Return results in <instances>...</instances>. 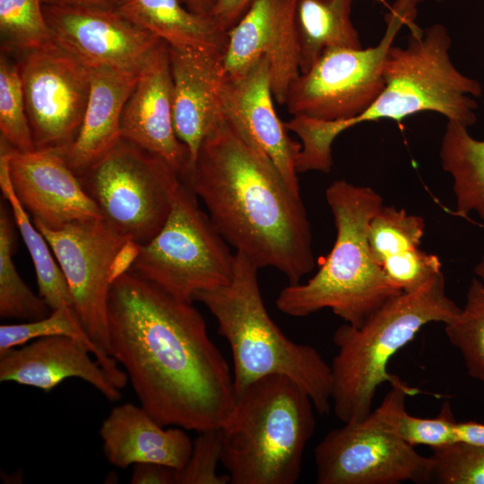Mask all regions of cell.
I'll use <instances>...</instances> for the list:
<instances>
[{"label": "cell", "instance_id": "obj_42", "mask_svg": "<svg viewBox=\"0 0 484 484\" xmlns=\"http://www.w3.org/2000/svg\"><path fill=\"white\" fill-rule=\"evenodd\" d=\"M473 272L476 278H478L484 284V255L480 257V261L476 264Z\"/></svg>", "mask_w": 484, "mask_h": 484}, {"label": "cell", "instance_id": "obj_43", "mask_svg": "<svg viewBox=\"0 0 484 484\" xmlns=\"http://www.w3.org/2000/svg\"><path fill=\"white\" fill-rule=\"evenodd\" d=\"M409 1H411V2L418 4L421 3V2H423L424 0H409Z\"/></svg>", "mask_w": 484, "mask_h": 484}, {"label": "cell", "instance_id": "obj_26", "mask_svg": "<svg viewBox=\"0 0 484 484\" xmlns=\"http://www.w3.org/2000/svg\"><path fill=\"white\" fill-rule=\"evenodd\" d=\"M12 146L0 138V187L7 201L16 227L31 257L36 272L39 295L51 310L71 307L73 298L65 275L51 254L43 234L30 219V214L16 196L9 174Z\"/></svg>", "mask_w": 484, "mask_h": 484}, {"label": "cell", "instance_id": "obj_41", "mask_svg": "<svg viewBox=\"0 0 484 484\" xmlns=\"http://www.w3.org/2000/svg\"><path fill=\"white\" fill-rule=\"evenodd\" d=\"M181 3L191 12L211 16L218 0H180Z\"/></svg>", "mask_w": 484, "mask_h": 484}, {"label": "cell", "instance_id": "obj_17", "mask_svg": "<svg viewBox=\"0 0 484 484\" xmlns=\"http://www.w3.org/2000/svg\"><path fill=\"white\" fill-rule=\"evenodd\" d=\"M9 174L16 196L34 222L59 229L75 220L102 218L61 151L21 152L12 148Z\"/></svg>", "mask_w": 484, "mask_h": 484}, {"label": "cell", "instance_id": "obj_24", "mask_svg": "<svg viewBox=\"0 0 484 484\" xmlns=\"http://www.w3.org/2000/svg\"><path fill=\"white\" fill-rule=\"evenodd\" d=\"M116 10L170 47L225 53L228 32L212 16L189 11L180 0H118Z\"/></svg>", "mask_w": 484, "mask_h": 484}, {"label": "cell", "instance_id": "obj_4", "mask_svg": "<svg viewBox=\"0 0 484 484\" xmlns=\"http://www.w3.org/2000/svg\"><path fill=\"white\" fill-rule=\"evenodd\" d=\"M336 229L333 246L316 273L305 283L289 284L276 298L282 313L303 317L329 308L345 324L363 325L402 293L387 281L372 255L368 228L384 205L372 187L341 179L325 191Z\"/></svg>", "mask_w": 484, "mask_h": 484}, {"label": "cell", "instance_id": "obj_39", "mask_svg": "<svg viewBox=\"0 0 484 484\" xmlns=\"http://www.w3.org/2000/svg\"><path fill=\"white\" fill-rule=\"evenodd\" d=\"M454 434L456 442L484 448V423L456 421Z\"/></svg>", "mask_w": 484, "mask_h": 484}, {"label": "cell", "instance_id": "obj_32", "mask_svg": "<svg viewBox=\"0 0 484 484\" xmlns=\"http://www.w3.org/2000/svg\"><path fill=\"white\" fill-rule=\"evenodd\" d=\"M0 131L1 137L18 151L36 150L19 65L4 52L0 56Z\"/></svg>", "mask_w": 484, "mask_h": 484}, {"label": "cell", "instance_id": "obj_21", "mask_svg": "<svg viewBox=\"0 0 484 484\" xmlns=\"http://www.w3.org/2000/svg\"><path fill=\"white\" fill-rule=\"evenodd\" d=\"M99 436L107 460L121 469L153 462L179 471L193 448L181 428L165 429L142 406L130 402L111 410L101 424Z\"/></svg>", "mask_w": 484, "mask_h": 484}, {"label": "cell", "instance_id": "obj_36", "mask_svg": "<svg viewBox=\"0 0 484 484\" xmlns=\"http://www.w3.org/2000/svg\"><path fill=\"white\" fill-rule=\"evenodd\" d=\"M178 470L160 463L141 462L134 464L133 484H177Z\"/></svg>", "mask_w": 484, "mask_h": 484}, {"label": "cell", "instance_id": "obj_35", "mask_svg": "<svg viewBox=\"0 0 484 484\" xmlns=\"http://www.w3.org/2000/svg\"><path fill=\"white\" fill-rule=\"evenodd\" d=\"M222 434L220 428L199 432L193 443L186 465L178 471L177 484H227L229 474L218 475L217 466L221 462Z\"/></svg>", "mask_w": 484, "mask_h": 484}, {"label": "cell", "instance_id": "obj_6", "mask_svg": "<svg viewBox=\"0 0 484 484\" xmlns=\"http://www.w3.org/2000/svg\"><path fill=\"white\" fill-rule=\"evenodd\" d=\"M460 308L446 294L441 272L417 290L392 298L360 327H338L333 336L337 353L330 365L335 416L343 423L366 418L381 385L402 382L388 371L391 359L423 326L445 324Z\"/></svg>", "mask_w": 484, "mask_h": 484}, {"label": "cell", "instance_id": "obj_28", "mask_svg": "<svg viewBox=\"0 0 484 484\" xmlns=\"http://www.w3.org/2000/svg\"><path fill=\"white\" fill-rule=\"evenodd\" d=\"M15 221L6 204L0 205V316L25 322L41 319L52 311L45 300L31 291L13 261L16 249Z\"/></svg>", "mask_w": 484, "mask_h": 484}, {"label": "cell", "instance_id": "obj_38", "mask_svg": "<svg viewBox=\"0 0 484 484\" xmlns=\"http://www.w3.org/2000/svg\"><path fill=\"white\" fill-rule=\"evenodd\" d=\"M141 246L133 239H127L119 248L110 266L111 283L129 272L137 259Z\"/></svg>", "mask_w": 484, "mask_h": 484}, {"label": "cell", "instance_id": "obj_33", "mask_svg": "<svg viewBox=\"0 0 484 484\" xmlns=\"http://www.w3.org/2000/svg\"><path fill=\"white\" fill-rule=\"evenodd\" d=\"M432 482L484 484V448L455 442L433 449Z\"/></svg>", "mask_w": 484, "mask_h": 484}, {"label": "cell", "instance_id": "obj_20", "mask_svg": "<svg viewBox=\"0 0 484 484\" xmlns=\"http://www.w3.org/2000/svg\"><path fill=\"white\" fill-rule=\"evenodd\" d=\"M90 353L82 343L65 336L36 339L0 353V381L48 393L63 381L77 377L109 402L120 400V389Z\"/></svg>", "mask_w": 484, "mask_h": 484}, {"label": "cell", "instance_id": "obj_15", "mask_svg": "<svg viewBox=\"0 0 484 484\" xmlns=\"http://www.w3.org/2000/svg\"><path fill=\"white\" fill-rule=\"evenodd\" d=\"M298 0H253L228 31L223 65L233 77L265 58L273 99L286 102L289 88L300 74L296 25Z\"/></svg>", "mask_w": 484, "mask_h": 484}, {"label": "cell", "instance_id": "obj_10", "mask_svg": "<svg viewBox=\"0 0 484 484\" xmlns=\"http://www.w3.org/2000/svg\"><path fill=\"white\" fill-rule=\"evenodd\" d=\"M77 177L102 218L140 245L163 227L182 180L164 160L123 138Z\"/></svg>", "mask_w": 484, "mask_h": 484}, {"label": "cell", "instance_id": "obj_29", "mask_svg": "<svg viewBox=\"0 0 484 484\" xmlns=\"http://www.w3.org/2000/svg\"><path fill=\"white\" fill-rule=\"evenodd\" d=\"M2 52H25L57 46L46 21L42 0H0Z\"/></svg>", "mask_w": 484, "mask_h": 484}, {"label": "cell", "instance_id": "obj_16", "mask_svg": "<svg viewBox=\"0 0 484 484\" xmlns=\"http://www.w3.org/2000/svg\"><path fill=\"white\" fill-rule=\"evenodd\" d=\"M122 138L155 154L182 178L189 167L187 147L173 123V80L169 45L162 39L142 67L121 117Z\"/></svg>", "mask_w": 484, "mask_h": 484}, {"label": "cell", "instance_id": "obj_3", "mask_svg": "<svg viewBox=\"0 0 484 484\" xmlns=\"http://www.w3.org/2000/svg\"><path fill=\"white\" fill-rule=\"evenodd\" d=\"M409 29L406 45L389 48L383 67L385 87L363 113L339 121L294 116L285 123L301 141L296 162L299 173L329 172L334 139L360 123L402 121L419 112L432 111L468 128L475 124L476 99L483 89L479 81L462 73L453 64L449 55L452 39L446 28L435 23L421 30L413 23Z\"/></svg>", "mask_w": 484, "mask_h": 484}, {"label": "cell", "instance_id": "obj_23", "mask_svg": "<svg viewBox=\"0 0 484 484\" xmlns=\"http://www.w3.org/2000/svg\"><path fill=\"white\" fill-rule=\"evenodd\" d=\"M91 88L80 130L61 151L80 176L104 157L122 139L121 117L139 73L109 68H89Z\"/></svg>", "mask_w": 484, "mask_h": 484}, {"label": "cell", "instance_id": "obj_12", "mask_svg": "<svg viewBox=\"0 0 484 484\" xmlns=\"http://www.w3.org/2000/svg\"><path fill=\"white\" fill-rule=\"evenodd\" d=\"M33 223L51 247L68 284L73 310L107 362L112 382L124 388L127 375L109 354L108 312L110 266L129 238L103 218L75 220L59 229Z\"/></svg>", "mask_w": 484, "mask_h": 484}, {"label": "cell", "instance_id": "obj_25", "mask_svg": "<svg viewBox=\"0 0 484 484\" xmlns=\"http://www.w3.org/2000/svg\"><path fill=\"white\" fill-rule=\"evenodd\" d=\"M353 0H298L299 71L304 73L333 48H361L350 14Z\"/></svg>", "mask_w": 484, "mask_h": 484}, {"label": "cell", "instance_id": "obj_8", "mask_svg": "<svg viewBox=\"0 0 484 484\" xmlns=\"http://www.w3.org/2000/svg\"><path fill=\"white\" fill-rule=\"evenodd\" d=\"M418 391L404 382L391 385L380 405L359 421L328 432L314 451L318 484L432 482L434 462L398 433L394 411Z\"/></svg>", "mask_w": 484, "mask_h": 484}, {"label": "cell", "instance_id": "obj_1", "mask_svg": "<svg viewBox=\"0 0 484 484\" xmlns=\"http://www.w3.org/2000/svg\"><path fill=\"white\" fill-rule=\"evenodd\" d=\"M108 320L109 354L157 422L221 427L237 401L233 374L193 303L131 269L111 284Z\"/></svg>", "mask_w": 484, "mask_h": 484}, {"label": "cell", "instance_id": "obj_27", "mask_svg": "<svg viewBox=\"0 0 484 484\" xmlns=\"http://www.w3.org/2000/svg\"><path fill=\"white\" fill-rule=\"evenodd\" d=\"M439 155L443 169L453 177L456 213L473 212L484 221V140L472 137L468 127L447 121Z\"/></svg>", "mask_w": 484, "mask_h": 484}, {"label": "cell", "instance_id": "obj_30", "mask_svg": "<svg viewBox=\"0 0 484 484\" xmlns=\"http://www.w3.org/2000/svg\"><path fill=\"white\" fill-rule=\"evenodd\" d=\"M445 333L460 351L469 376L484 382V284L475 276L463 307L445 324Z\"/></svg>", "mask_w": 484, "mask_h": 484}, {"label": "cell", "instance_id": "obj_19", "mask_svg": "<svg viewBox=\"0 0 484 484\" xmlns=\"http://www.w3.org/2000/svg\"><path fill=\"white\" fill-rule=\"evenodd\" d=\"M173 80V123L193 165L205 137L225 117L224 53L169 46ZM187 169V170H188ZM187 172V171H186Z\"/></svg>", "mask_w": 484, "mask_h": 484}, {"label": "cell", "instance_id": "obj_13", "mask_svg": "<svg viewBox=\"0 0 484 484\" xmlns=\"http://www.w3.org/2000/svg\"><path fill=\"white\" fill-rule=\"evenodd\" d=\"M18 65L36 150H65L83 119L89 68L59 46L22 53Z\"/></svg>", "mask_w": 484, "mask_h": 484}, {"label": "cell", "instance_id": "obj_11", "mask_svg": "<svg viewBox=\"0 0 484 484\" xmlns=\"http://www.w3.org/2000/svg\"><path fill=\"white\" fill-rule=\"evenodd\" d=\"M417 4L396 0L385 16L379 43L367 48H333L290 84L285 105L290 114L323 121L359 116L385 87L383 67L400 29L414 23Z\"/></svg>", "mask_w": 484, "mask_h": 484}, {"label": "cell", "instance_id": "obj_31", "mask_svg": "<svg viewBox=\"0 0 484 484\" xmlns=\"http://www.w3.org/2000/svg\"><path fill=\"white\" fill-rule=\"evenodd\" d=\"M49 336H65L82 343L95 357L110 378L107 362L71 307L54 309L48 315L39 320L16 324H2L0 326V353L22 346L30 341Z\"/></svg>", "mask_w": 484, "mask_h": 484}, {"label": "cell", "instance_id": "obj_14", "mask_svg": "<svg viewBox=\"0 0 484 484\" xmlns=\"http://www.w3.org/2000/svg\"><path fill=\"white\" fill-rule=\"evenodd\" d=\"M57 46L88 68L140 72L161 40L115 10L43 4Z\"/></svg>", "mask_w": 484, "mask_h": 484}, {"label": "cell", "instance_id": "obj_7", "mask_svg": "<svg viewBox=\"0 0 484 484\" xmlns=\"http://www.w3.org/2000/svg\"><path fill=\"white\" fill-rule=\"evenodd\" d=\"M314 409L308 394L285 376L250 384L220 427L221 462L230 483H296L315 429Z\"/></svg>", "mask_w": 484, "mask_h": 484}, {"label": "cell", "instance_id": "obj_5", "mask_svg": "<svg viewBox=\"0 0 484 484\" xmlns=\"http://www.w3.org/2000/svg\"><path fill=\"white\" fill-rule=\"evenodd\" d=\"M258 270L236 251L231 281L194 297L214 316L219 333L229 344L236 396L262 377L281 375L308 394L317 412L328 413L331 366L314 347L293 341L273 322L261 295Z\"/></svg>", "mask_w": 484, "mask_h": 484}, {"label": "cell", "instance_id": "obj_22", "mask_svg": "<svg viewBox=\"0 0 484 484\" xmlns=\"http://www.w3.org/2000/svg\"><path fill=\"white\" fill-rule=\"evenodd\" d=\"M425 229L421 216L392 205H383L370 220L374 259L400 292L415 291L442 272L438 256L420 248Z\"/></svg>", "mask_w": 484, "mask_h": 484}, {"label": "cell", "instance_id": "obj_37", "mask_svg": "<svg viewBox=\"0 0 484 484\" xmlns=\"http://www.w3.org/2000/svg\"><path fill=\"white\" fill-rule=\"evenodd\" d=\"M253 0H218L211 16L229 31L241 18Z\"/></svg>", "mask_w": 484, "mask_h": 484}, {"label": "cell", "instance_id": "obj_9", "mask_svg": "<svg viewBox=\"0 0 484 484\" xmlns=\"http://www.w3.org/2000/svg\"><path fill=\"white\" fill-rule=\"evenodd\" d=\"M198 197L181 180L159 233L141 246L132 270L171 296L189 303L202 291L228 284L234 254Z\"/></svg>", "mask_w": 484, "mask_h": 484}, {"label": "cell", "instance_id": "obj_18", "mask_svg": "<svg viewBox=\"0 0 484 484\" xmlns=\"http://www.w3.org/2000/svg\"><path fill=\"white\" fill-rule=\"evenodd\" d=\"M222 101L225 117L269 157L290 189L300 195L296 161L301 144L289 136L277 116L267 60L262 58L239 75H226Z\"/></svg>", "mask_w": 484, "mask_h": 484}, {"label": "cell", "instance_id": "obj_2", "mask_svg": "<svg viewBox=\"0 0 484 484\" xmlns=\"http://www.w3.org/2000/svg\"><path fill=\"white\" fill-rule=\"evenodd\" d=\"M204 203L228 244L259 269L273 267L289 284L315 267L301 196L269 157L226 117L203 141L181 178Z\"/></svg>", "mask_w": 484, "mask_h": 484}, {"label": "cell", "instance_id": "obj_34", "mask_svg": "<svg viewBox=\"0 0 484 484\" xmlns=\"http://www.w3.org/2000/svg\"><path fill=\"white\" fill-rule=\"evenodd\" d=\"M405 399L400 401L395 408L394 424L400 436L408 444L412 446L426 445L433 450L456 442V420L448 402L442 404L436 417L422 419L406 411Z\"/></svg>", "mask_w": 484, "mask_h": 484}, {"label": "cell", "instance_id": "obj_40", "mask_svg": "<svg viewBox=\"0 0 484 484\" xmlns=\"http://www.w3.org/2000/svg\"><path fill=\"white\" fill-rule=\"evenodd\" d=\"M118 0H42L43 4L115 10Z\"/></svg>", "mask_w": 484, "mask_h": 484}]
</instances>
